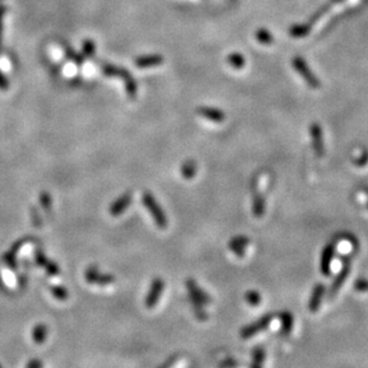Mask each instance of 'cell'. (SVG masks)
<instances>
[{"mask_svg": "<svg viewBox=\"0 0 368 368\" xmlns=\"http://www.w3.org/2000/svg\"><path fill=\"white\" fill-rule=\"evenodd\" d=\"M102 70L104 75H106V77L120 78L121 80L124 81L125 89H127L128 95L130 96V98H135L136 93H137V85H136L135 79L132 78V75L129 73L127 69L118 66H114V64L111 63H103Z\"/></svg>", "mask_w": 368, "mask_h": 368, "instance_id": "6da1fadb", "label": "cell"}, {"mask_svg": "<svg viewBox=\"0 0 368 368\" xmlns=\"http://www.w3.org/2000/svg\"><path fill=\"white\" fill-rule=\"evenodd\" d=\"M142 202L144 204L145 209L149 211L150 214H152L154 222H155L156 227L159 229H166L168 225L167 217L164 214L163 210L161 209L159 203L156 202L155 197L153 195L152 192H144L142 195Z\"/></svg>", "mask_w": 368, "mask_h": 368, "instance_id": "7a4b0ae2", "label": "cell"}, {"mask_svg": "<svg viewBox=\"0 0 368 368\" xmlns=\"http://www.w3.org/2000/svg\"><path fill=\"white\" fill-rule=\"evenodd\" d=\"M292 66L296 68V70L298 71L300 77H302L304 80L306 81V84L312 88H318L321 86L320 80L314 77L312 71L310 70L309 66H307L305 60L300 56H296L295 59L292 60Z\"/></svg>", "mask_w": 368, "mask_h": 368, "instance_id": "3957f363", "label": "cell"}, {"mask_svg": "<svg viewBox=\"0 0 368 368\" xmlns=\"http://www.w3.org/2000/svg\"><path fill=\"white\" fill-rule=\"evenodd\" d=\"M272 320H273V314L267 313V314H264V316H262L261 318H259V320H257L256 322H254V323H250L248 325H246V327H243L242 330H241V337L242 338H249L254 335L259 334V332L264 330V329H266L268 325L271 324Z\"/></svg>", "mask_w": 368, "mask_h": 368, "instance_id": "277c9868", "label": "cell"}, {"mask_svg": "<svg viewBox=\"0 0 368 368\" xmlns=\"http://www.w3.org/2000/svg\"><path fill=\"white\" fill-rule=\"evenodd\" d=\"M163 289H164L163 279L161 278L154 279L152 285H150L148 295L145 297V306L148 307V309H153V307H155L157 305L161 296H162Z\"/></svg>", "mask_w": 368, "mask_h": 368, "instance_id": "5b68a950", "label": "cell"}, {"mask_svg": "<svg viewBox=\"0 0 368 368\" xmlns=\"http://www.w3.org/2000/svg\"><path fill=\"white\" fill-rule=\"evenodd\" d=\"M310 135L312 138V146L313 152L318 157L324 156L325 149H324V139H323V130H322L321 125L317 123H312L310 125Z\"/></svg>", "mask_w": 368, "mask_h": 368, "instance_id": "8992f818", "label": "cell"}, {"mask_svg": "<svg viewBox=\"0 0 368 368\" xmlns=\"http://www.w3.org/2000/svg\"><path fill=\"white\" fill-rule=\"evenodd\" d=\"M335 243H329L324 247L321 255V272L324 277H329L331 274V262L335 256Z\"/></svg>", "mask_w": 368, "mask_h": 368, "instance_id": "52a82bcc", "label": "cell"}, {"mask_svg": "<svg viewBox=\"0 0 368 368\" xmlns=\"http://www.w3.org/2000/svg\"><path fill=\"white\" fill-rule=\"evenodd\" d=\"M350 269H352V266H350L349 261H345V264H343L341 271L338 272V274L336 275L334 281L330 286V289H329V298H334L336 296V293L338 292V289L342 287L345 281L348 278V275L350 273Z\"/></svg>", "mask_w": 368, "mask_h": 368, "instance_id": "ba28073f", "label": "cell"}, {"mask_svg": "<svg viewBox=\"0 0 368 368\" xmlns=\"http://www.w3.org/2000/svg\"><path fill=\"white\" fill-rule=\"evenodd\" d=\"M132 202V193L131 192H125L124 194H121L119 198H118L116 202H113L110 206V213L111 216L118 217L119 214L124 212L125 210L128 209L129 205H130Z\"/></svg>", "mask_w": 368, "mask_h": 368, "instance_id": "9c48e42d", "label": "cell"}, {"mask_svg": "<svg viewBox=\"0 0 368 368\" xmlns=\"http://www.w3.org/2000/svg\"><path fill=\"white\" fill-rule=\"evenodd\" d=\"M30 239H31L30 237H23V238L18 239L17 242L13 243V246L11 247L9 252L4 255V261H5V263L7 264V266L12 268V269H16L17 268V261H16L17 253L19 252L21 247H23L27 242L30 241Z\"/></svg>", "mask_w": 368, "mask_h": 368, "instance_id": "30bf717a", "label": "cell"}, {"mask_svg": "<svg viewBox=\"0 0 368 368\" xmlns=\"http://www.w3.org/2000/svg\"><path fill=\"white\" fill-rule=\"evenodd\" d=\"M200 116L206 118L211 121H214V123H222L225 119V113L219 109H216V107H209V106H202L198 107L197 110Z\"/></svg>", "mask_w": 368, "mask_h": 368, "instance_id": "8fae6325", "label": "cell"}, {"mask_svg": "<svg viewBox=\"0 0 368 368\" xmlns=\"http://www.w3.org/2000/svg\"><path fill=\"white\" fill-rule=\"evenodd\" d=\"M186 287L188 289L189 297H193V298H197L200 300L203 304H210L211 298L210 296L207 295L206 292H204L202 288L199 287V285L193 280V279H187L186 280Z\"/></svg>", "mask_w": 368, "mask_h": 368, "instance_id": "7c38bea8", "label": "cell"}, {"mask_svg": "<svg viewBox=\"0 0 368 368\" xmlns=\"http://www.w3.org/2000/svg\"><path fill=\"white\" fill-rule=\"evenodd\" d=\"M325 293V287L324 285L317 284L312 289V293H311L310 302H309V310L311 312H317V310L320 309L322 298H323Z\"/></svg>", "mask_w": 368, "mask_h": 368, "instance_id": "4fadbf2b", "label": "cell"}, {"mask_svg": "<svg viewBox=\"0 0 368 368\" xmlns=\"http://www.w3.org/2000/svg\"><path fill=\"white\" fill-rule=\"evenodd\" d=\"M249 244V238L244 237V236H237L234 237L229 242V248L234 252L235 255L238 257H243L246 254V248Z\"/></svg>", "mask_w": 368, "mask_h": 368, "instance_id": "5bb4252c", "label": "cell"}, {"mask_svg": "<svg viewBox=\"0 0 368 368\" xmlns=\"http://www.w3.org/2000/svg\"><path fill=\"white\" fill-rule=\"evenodd\" d=\"M163 57L161 55H145L136 59V66L138 68H152L162 64Z\"/></svg>", "mask_w": 368, "mask_h": 368, "instance_id": "9a60e30c", "label": "cell"}, {"mask_svg": "<svg viewBox=\"0 0 368 368\" xmlns=\"http://www.w3.org/2000/svg\"><path fill=\"white\" fill-rule=\"evenodd\" d=\"M252 211L254 217L261 218L266 212V200H264L263 195L259 192H254L253 194V205Z\"/></svg>", "mask_w": 368, "mask_h": 368, "instance_id": "2e32d148", "label": "cell"}, {"mask_svg": "<svg viewBox=\"0 0 368 368\" xmlns=\"http://www.w3.org/2000/svg\"><path fill=\"white\" fill-rule=\"evenodd\" d=\"M280 324L281 332L284 335H288L293 328V316L289 311H284L280 313Z\"/></svg>", "mask_w": 368, "mask_h": 368, "instance_id": "e0dca14e", "label": "cell"}, {"mask_svg": "<svg viewBox=\"0 0 368 368\" xmlns=\"http://www.w3.org/2000/svg\"><path fill=\"white\" fill-rule=\"evenodd\" d=\"M48 335V328L44 324H37L32 330V339L36 345H42Z\"/></svg>", "mask_w": 368, "mask_h": 368, "instance_id": "ac0fdd59", "label": "cell"}, {"mask_svg": "<svg viewBox=\"0 0 368 368\" xmlns=\"http://www.w3.org/2000/svg\"><path fill=\"white\" fill-rule=\"evenodd\" d=\"M197 173V163L193 160H187L182 163L181 174L186 180H191Z\"/></svg>", "mask_w": 368, "mask_h": 368, "instance_id": "d6986e66", "label": "cell"}, {"mask_svg": "<svg viewBox=\"0 0 368 368\" xmlns=\"http://www.w3.org/2000/svg\"><path fill=\"white\" fill-rule=\"evenodd\" d=\"M310 25L309 24H297L293 25L289 29V35L295 38L305 37V36L310 32Z\"/></svg>", "mask_w": 368, "mask_h": 368, "instance_id": "ffe728a7", "label": "cell"}, {"mask_svg": "<svg viewBox=\"0 0 368 368\" xmlns=\"http://www.w3.org/2000/svg\"><path fill=\"white\" fill-rule=\"evenodd\" d=\"M264 357H266V353H264V349L262 347L257 346L253 349V361L250 366L252 367H260L262 366Z\"/></svg>", "mask_w": 368, "mask_h": 368, "instance_id": "44dd1931", "label": "cell"}, {"mask_svg": "<svg viewBox=\"0 0 368 368\" xmlns=\"http://www.w3.org/2000/svg\"><path fill=\"white\" fill-rule=\"evenodd\" d=\"M228 63L230 64L232 68H236V69H241V68L244 67L246 60L239 53H231L230 55L227 57Z\"/></svg>", "mask_w": 368, "mask_h": 368, "instance_id": "7402d4cb", "label": "cell"}, {"mask_svg": "<svg viewBox=\"0 0 368 368\" xmlns=\"http://www.w3.org/2000/svg\"><path fill=\"white\" fill-rule=\"evenodd\" d=\"M191 298V304H192V307H193V311H194L195 316L197 318H198L199 321H206L207 320V314L205 311H204V307H203V303L200 302V300H198L197 298H193V297H189Z\"/></svg>", "mask_w": 368, "mask_h": 368, "instance_id": "603a6c76", "label": "cell"}, {"mask_svg": "<svg viewBox=\"0 0 368 368\" xmlns=\"http://www.w3.org/2000/svg\"><path fill=\"white\" fill-rule=\"evenodd\" d=\"M99 277H100L99 268L96 266H94V264L89 266L85 272V279H86V281L88 282V284H96V281H98Z\"/></svg>", "mask_w": 368, "mask_h": 368, "instance_id": "cb8c5ba5", "label": "cell"}, {"mask_svg": "<svg viewBox=\"0 0 368 368\" xmlns=\"http://www.w3.org/2000/svg\"><path fill=\"white\" fill-rule=\"evenodd\" d=\"M256 39L262 44H271L272 42L274 41L273 36L267 29H260V30L256 31Z\"/></svg>", "mask_w": 368, "mask_h": 368, "instance_id": "d4e9b609", "label": "cell"}, {"mask_svg": "<svg viewBox=\"0 0 368 368\" xmlns=\"http://www.w3.org/2000/svg\"><path fill=\"white\" fill-rule=\"evenodd\" d=\"M95 54V43L91 39H86L82 43V55L85 57H93Z\"/></svg>", "mask_w": 368, "mask_h": 368, "instance_id": "484cf974", "label": "cell"}, {"mask_svg": "<svg viewBox=\"0 0 368 368\" xmlns=\"http://www.w3.org/2000/svg\"><path fill=\"white\" fill-rule=\"evenodd\" d=\"M244 298L247 300V303L252 306H257V305H260V303H261L260 293L257 291H253V289L252 291H248L246 293Z\"/></svg>", "mask_w": 368, "mask_h": 368, "instance_id": "4316f807", "label": "cell"}, {"mask_svg": "<svg viewBox=\"0 0 368 368\" xmlns=\"http://www.w3.org/2000/svg\"><path fill=\"white\" fill-rule=\"evenodd\" d=\"M50 292H52V295L55 297L56 299L59 300L68 299V291L67 288L63 287V286H53V287H50Z\"/></svg>", "mask_w": 368, "mask_h": 368, "instance_id": "83f0119b", "label": "cell"}, {"mask_svg": "<svg viewBox=\"0 0 368 368\" xmlns=\"http://www.w3.org/2000/svg\"><path fill=\"white\" fill-rule=\"evenodd\" d=\"M39 203H41L43 210L49 212L50 209H52V197H50L48 192L44 191L41 193V195H39Z\"/></svg>", "mask_w": 368, "mask_h": 368, "instance_id": "f1b7e54d", "label": "cell"}, {"mask_svg": "<svg viewBox=\"0 0 368 368\" xmlns=\"http://www.w3.org/2000/svg\"><path fill=\"white\" fill-rule=\"evenodd\" d=\"M35 261H36V264H37V266L44 268V266L49 260L46 259L45 254L43 253V250L41 248H37L35 250Z\"/></svg>", "mask_w": 368, "mask_h": 368, "instance_id": "f546056e", "label": "cell"}, {"mask_svg": "<svg viewBox=\"0 0 368 368\" xmlns=\"http://www.w3.org/2000/svg\"><path fill=\"white\" fill-rule=\"evenodd\" d=\"M46 273H48L50 277H57V275L60 274V267L57 266L56 262H54V261H48L46 262V264L44 266Z\"/></svg>", "mask_w": 368, "mask_h": 368, "instance_id": "4dcf8cb0", "label": "cell"}, {"mask_svg": "<svg viewBox=\"0 0 368 368\" xmlns=\"http://www.w3.org/2000/svg\"><path fill=\"white\" fill-rule=\"evenodd\" d=\"M114 280H116V278L113 277V275L111 274H100V277L98 279V281H96V284L100 285V286H107V285H111L113 284Z\"/></svg>", "mask_w": 368, "mask_h": 368, "instance_id": "1f68e13d", "label": "cell"}, {"mask_svg": "<svg viewBox=\"0 0 368 368\" xmlns=\"http://www.w3.org/2000/svg\"><path fill=\"white\" fill-rule=\"evenodd\" d=\"M66 52H67V55L69 56L70 59L73 60L75 63L79 64V66H80V64H82V56L77 55V53H74L73 50H71V49L69 48V46H66Z\"/></svg>", "mask_w": 368, "mask_h": 368, "instance_id": "d6a6232c", "label": "cell"}, {"mask_svg": "<svg viewBox=\"0 0 368 368\" xmlns=\"http://www.w3.org/2000/svg\"><path fill=\"white\" fill-rule=\"evenodd\" d=\"M6 9L4 5H0V50H2V41H3V24H4V16H5Z\"/></svg>", "mask_w": 368, "mask_h": 368, "instance_id": "836d02e7", "label": "cell"}, {"mask_svg": "<svg viewBox=\"0 0 368 368\" xmlns=\"http://www.w3.org/2000/svg\"><path fill=\"white\" fill-rule=\"evenodd\" d=\"M355 288L357 291H367L368 289V281L364 279H357L355 281Z\"/></svg>", "mask_w": 368, "mask_h": 368, "instance_id": "e575fe53", "label": "cell"}, {"mask_svg": "<svg viewBox=\"0 0 368 368\" xmlns=\"http://www.w3.org/2000/svg\"><path fill=\"white\" fill-rule=\"evenodd\" d=\"M367 162H368V152H366V150L363 152V155L356 157V159L354 160V163H355L356 166H364Z\"/></svg>", "mask_w": 368, "mask_h": 368, "instance_id": "d590c367", "label": "cell"}, {"mask_svg": "<svg viewBox=\"0 0 368 368\" xmlns=\"http://www.w3.org/2000/svg\"><path fill=\"white\" fill-rule=\"evenodd\" d=\"M10 87L9 85V80L4 77V74L0 71V89H3V91H6L7 88Z\"/></svg>", "mask_w": 368, "mask_h": 368, "instance_id": "8d00e7d4", "label": "cell"}, {"mask_svg": "<svg viewBox=\"0 0 368 368\" xmlns=\"http://www.w3.org/2000/svg\"><path fill=\"white\" fill-rule=\"evenodd\" d=\"M43 367V363L39 360H31L30 362H28L27 368H41Z\"/></svg>", "mask_w": 368, "mask_h": 368, "instance_id": "74e56055", "label": "cell"}, {"mask_svg": "<svg viewBox=\"0 0 368 368\" xmlns=\"http://www.w3.org/2000/svg\"><path fill=\"white\" fill-rule=\"evenodd\" d=\"M32 219H34L35 227H39V225L42 224V222H41V219H39V217H38L37 211H36V212H35V210L32 211Z\"/></svg>", "mask_w": 368, "mask_h": 368, "instance_id": "f35d334b", "label": "cell"}, {"mask_svg": "<svg viewBox=\"0 0 368 368\" xmlns=\"http://www.w3.org/2000/svg\"><path fill=\"white\" fill-rule=\"evenodd\" d=\"M0 367H2V364H0Z\"/></svg>", "mask_w": 368, "mask_h": 368, "instance_id": "ab89813d", "label": "cell"}, {"mask_svg": "<svg viewBox=\"0 0 368 368\" xmlns=\"http://www.w3.org/2000/svg\"><path fill=\"white\" fill-rule=\"evenodd\" d=\"M367 207H368V204H367Z\"/></svg>", "mask_w": 368, "mask_h": 368, "instance_id": "60d3db41", "label": "cell"}]
</instances>
